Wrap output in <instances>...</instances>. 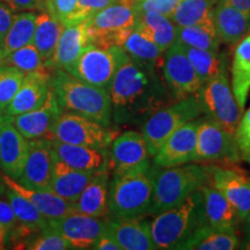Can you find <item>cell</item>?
I'll return each mask as SVG.
<instances>
[{
	"label": "cell",
	"mask_w": 250,
	"mask_h": 250,
	"mask_svg": "<svg viewBox=\"0 0 250 250\" xmlns=\"http://www.w3.org/2000/svg\"><path fill=\"white\" fill-rule=\"evenodd\" d=\"M160 66L129 58L115 74L109 87L112 117L118 123H145L158 111L175 102Z\"/></svg>",
	"instance_id": "obj_1"
},
{
	"label": "cell",
	"mask_w": 250,
	"mask_h": 250,
	"mask_svg": "<svg viewBox=\"0 0 250 250\" xmlns=\"http://www.w3.org/2000/svg\"><path fill=\"white\" fill-rule=\"evenodd\" d=\"M204 226V198L199 189L181 205L156 214L149 223V230L156 249L186 250L188 243Z\"/></svg>",
	"instance_id": "obj_2"
},
{
	"label": "cell",
	"mask_w": 250,
	"mask_h": 250,
	"mask_svg": "<svg viewBox=\"0 0 250 250\" xmlns=\"http://www.w3.org/2000/svg\"><path fill=\"white\" fill-rule=\"evenodd\" d=\"M153 197L148 214L156 215L182 204L211 181L212 166L181 165L169 168L151 166Z\"/></svg>",
	"instance_id": "obj_3"
},
{
	"label": "cell",
	"mask_w": 250,
	"mask_h": 250,
	"mask_svg": "<svg viewBox=\"0 0 250 250\" xmlns=\"http://www.w3.org/2000/svg\"><path fill=\"white\" fill-rule=\"evenodd\" d=\"M50 86L62 110L79 114L110 126L112 105L108 89L87 83L61 68H54Z\"/></svg>",
	"instance_id": "obj_4"
},
{
	"label": "cell",
	"mask_w": 250,
	"mask_h": 250,
	"mask_svg": "<svg viewBox=\"0 0 250 250\" xmlns=\"http://www.w3.org/2000/svg\"><path fill=\"white\" fill-rule=\"evenodd\" d=\"M153 197L151 167L114 175L109 184V214L112 218H140L148 214Z\"/></svg>",
	"instance_id": "obj_5"
},
{
	"label": "cell",
	"mask_w": 250,
	"mask_h": 250,
	"mask_svg": "<svg viewBox=\"0 0 250 250\" xmlns=\"http://www.w3.org/2000/svg\"><path fill=\"white\" fill-rule=\"evenodd\" d=\"M203 114L197 94L175 101L152 114L143 124V136L147 144L149 154L154 156L162 144L188 122Z\"/></svg>",
	"instance_id": "obj_6"
},
{
	"label": "cell",
	"mask_w": 250,
	"mask_h": 250,
	"mask_svg": "<svg viewBox=\"0 0 250 250\" xmlns=\"http://www.w3.org/2000/svg\"><path fill=\"white\" fill-rule=\"evenodd\" d=\"M197 96L206 118H210L230 133L235 134L242 111L230 88L226 66L217 77L201 87Z\"/></svg>",
	"instance_id": "obj_7"
},
{
	"label": "cell",
	"mask_w": 250,
	"mask_h": 250,
	"mask_svg": "<svg viewBox=\"0 0 250 250\" xmlns=\"http://www.w3.org/2000/svg\"><path fill=\"white\" fill-rule=\"evenodd\" d=\"M129 55L121 46L99 48L89 44L68 73L90 85L109 90L115 74Z\"/></svg>",
	"instance_id": "obj_8"
},
{
	"label": "cell",
	"mask_w": 250,
	"mask_h": 250,
	"mask_svg": "<svg viewBox=\"0 0 250 250\" xmlns=\"http://www.w3.org/2000/svg\"><path fill=\"white\" fill-rule=\"evenodd\" d=\"M117 132L99 122L62 110L52 127L51 138L59 142L108 149Z\"/></svg>",
	"instance_id": "obj_9"
},
{
	"label": "cell",
	"mask_w": 250,
	"mask_h": 250,
	"mask_svg": "<svg viewBox=\"0 0 250 250\" xmlns=\"http://www.w3.org/2000/svg\"><path fill=\"white\" fill-rule=\"evenodd\" d=\"M134 21L132 5L118 1L101 9L85 21L89 44L99 48L118 46L125 33L134 27Z\"/></svg>",
	"instance_id": "obj_10"
},
{
	"label": "cell",
	"mask_w": 250,
	"mask_h": 250,
	"mask_svg": "<svg viewBox=\"0 0 250 250\" xmlns=\"http://www.w3.org/2000/svg\"><path fill=\"white\" fill-rule=\"evenodd\" d=\"M235 134L224 129L210 118H203L197 131L196 162L241 161Z\"/></svg>",
	"instance_id": "obj_11"
},
{
	"label": "cell",
	"mask_w": 250,
	"mask_h": 250,
	"mask_svg": "<svg viewBox=\"0 0 250 250\" xmlns=\"http://www.w3.org/2000/svg\"><path fill=\"white\" fill-rule=\"evenodd\" d=\"M160 68L175 101L195 95L201 89V80L188 58L183 45L177 41L165 51Z\"/></svg>",
	"instance_id": "obj_12"
},
{
	"label": "cell",
	"mask_w": 250,
	"mask_h": 250,
	"mask_svg": "<svg viewBox=\"0 0 250 250\" xmlns=\"http://www.w3.org/2000/svg\"><path fill=\"white\" fill-rule=\"evenodd\" d=\"M109 169L112 175L132 170H147L151 167V154L143 133L126 131L116 136L110 145Z\"/></svg>",
	"instance_id": "obj_13"
},
{
	"label": "cell",
	"mask_w": 250,
	"mask_h": 250,
	"mask_svg": "<svg viewBox=\"0 0 250 250\" xmlns=\"http://www.w3.org/2000/svg\"><path fill=\"white\" fill-rule=\"evenodd\" d=\"M202 120L197 117L175 131L153 156V165L169 168L196 161L197 131Z\"/></svg>",
	"instance_id": "obj_14"
},
{
	"label": "cell",
	"mask_w": 250,
	"mask_h": 250,
	"mask_svg": "<svg viewBox=\"0 0 250 250\" xmlns=\"http://www.w3.org/2000/svg\"><path fill=\"white\" fill-rule=\"evenodd\" d=\"M49 226L62 234L72 249H92L107 228V220L93 215L71 212L61 219L49 220Z\"/></svg>",
	"instance_id": "obj_15"
},
{
	"label": "cell",
	"mask_w": 250,
	"mask_h": 250,
	"mask_svg": "<svg viewBox=\"0 0 250 250\" xmlns=\"http://www.w3.org/2000/svg\"><path fill=\"white\" fill-rule=\"evenodd\" d=\"M29 154L26 166L17 180L22 186L35 190L51 191L52 166H54V149L50 138L29 140Z\"/></svg>",
	"instance_id": "obj_16"
},
{
	"label": "cell",
	"mask_w": 250,
	"mask_h": 250,
	"mask_svg": "<svg viewBox=\"0 0 250 250\" xmlns=\"http://www.w3.org/2000/svg\"><path fill=\"white\" fill-rule=\"evenodd\" d=\"M211 182L232 204L240 220H245L250 211V179L245 171L234 167L212 166Z\"/></svg>",
	"instance_id": "obj_17"
},
{
	"label": "cell",
	"mask_w": 250,
	"mask_h": 250,
	"mask_svg": "<svg viewBox=\"0 0 250 250\" xmlns=\"http://www.w3.org/2000/svg\"><path fill=\"white\" fill-rule=\"evenodd\" d=\"M62 109L59 105L54 89L50 92L45 102L40 108L17 116L8 117L12 123L23 137L28 140L39 138H51L52 127L62 114Z\"/></svg>",
	"instance_id": "obj_18"
},
{
	"label": "cell",
	"mask_w": 250,
	"mask_h": 250,
	"mask_svg": "<svg viewBox=\"0 0 250 250\" xmlns=\"http://www.w3.org/2000/svg\"><path fill=\"white\" fill-rule=\"evenodd\" d=\"M29 140L7 117L0 125V169L12 179L21 176L29 154Z\"/></svg>",
	"instance_id": "obj_19"
},
{
	"label": "cell",
	"mask_w": 250,
	"mask_h": 250,
	"mask_svg": "<svg viewBox=\"0 0 250 250\" xmlns=\"http://www.w3.org/2000/svg\"><path fill=\"white\" fill-rule=\"evenodd\" d=\"M52 71L54 68L45 66L43 70L27 73L20 88L5 110L6 116H17L40 108L49 95Z\"/></svg>",
	"instance_id": "obj_20"
},
{
	"label": "cell",
	"mask_w": 250,
	"mask_h": 250,
	"mask_svg": "<svg viewBox=\"0 0 250 250\" xmlns=\"http://www.w3.org/2000/svg\"><path fill=\"white\" fill-rule=\"evenodd\" d=\"M87 45H89V40L85 21L64 26L54 57L46 66L68 72L74 66Z\"/></svg>",
	"instance_id": "obj_21"
},
{
	"label": "cell",
	"mask_w": 250,
	"mask_h": 250,
	"mask_svg": "<svg viewBox=\"0 0 250 250\" xmlns=\"http://www.w3.org/2000/svg\"><path fill=\"white\" fill-rule=\"evenodd\" d=\"M107 229L122 250H154L148 221L140 218H114L107 220Z\"/></svg>",
	"instance_id": "obj_22"
},
{
	"label": "cell",
	"mask_w": 250,
	"mask_h": 250,
	"mask_svg": "<svg viewBox=\"0 0 250 250\" xmlns=\"http://www.w3.org/2000/svg\"><path fill=\"white\" fill-rule=\"evenodd\" d=\"M109 166L95 171L83 191L73 203V212L103 218L109 215V184H110Z\"/></svg>",
	"instance_id": "obj_23"
},
{
	"label": "cell",
	"mask_w": 250,
	"mask_h": 250,
	"mask_svg": "<svg viewBox=\"0 0 250 250\" xmlns=\"http://www.w3.org/2000/svg\"><path fill=\"white\" fill-rule=\"evenodd\" d=\"M213 21L219 40L225 44H236L250 33V14L233 7L225 0H219L214 6Z\"/></svg>",
	"instance_id": "obj_24"
},
{
	"label": "cell",
	"mask_w": 250,
	"mask_h": 250,
	"mask_svg": "<svg viewBox=\"0 0 250 250\" xmlns=\"http://www.w3.org/2000/svg\"><path fill=\"white\" fill-rule=\"evenodd\" d=\"M50 140L56 158L76 169L98 171L108 166V149L74 145L54 138H50Z\"/></svg>",
	"instance_id": "obj_25"
},
{
	"label": "cell",
	"mask_w": 250,
	"mask_h": 250,
	"mask_svg": "<svg viewBox=\"0 0 250 250\" xmlns=\"http://www.w3.org/2000/svg\"><path fill=\"white\" fill-rule=\"evenodd\" d=\"M55 154V153H54ZM95 171L71 167L55 156L52 166L51 191L70 203H76Z\"/></svg>",
	"instance_id": "obj_26"
},
{
	"label": "cell",
	"mask_w": 250,
	"mask_h": 250,
	"mask_svg": "<svg viewBox=\"0 0 250 250\" xmlns=\"http://www.w3.org/2000/svg\"><path fill=\"white\" fill-rule=\"evenodd\" d=\"M6 186L26 197L28 201L33 203L36 208L48 220H56L73 212V203L67 202L61 196L48 190H35L22 186L17 180L12 179L4 174Z\"/></svg>",
	"instance_id": "obj_27"
},
{
	"label": "cell",
	"mask_w": 250,
	"mask_h": 250,
	"mask_svg": "<svg viewBox=\"0 0 250 250\" xmlns=\"http://www.w3.org/2000/svg\"><path fill=\"white\" fill-rule=\"evenodd\" d=\"M206 225L218 230H235L240 219L228 199L210 184L201 188Z\"/></svg>",
	"instance_id": "obj_28"
},
{
	"label": "cell",
	"mask_w": 250,
	"mask_h": 250,
	"mask_svg": "<svg viewBox=\"0 0 250 250\" xmlns=\"http://www.w3.org/2000/svg\"><path fill=\"white\" fill-rule=\"evenodd\" d=\"M134 29L166 51L176 41V24L170 18L155 12H134Z\"/></svg>",
	"instance_id": "obj_29"
},
{
	"label": "cell",
	"mask_w": 250,
	"mask_h": 250,
	"mask_svg": "<svg viewBox=\"0 0 250 250\" xmlns=\"http://www.w3.org/2000/svg\"><path fill=\"white\" fill-rule=\"evenodd\" d=\"M232 90L241 111L250 92V33L237 43L232 64Z\"/></svg>",
	"instance_id": "obj_30"
},
{
	"label": "cell",
	"mask_w": 250,
	"mask_h": 250,
	"mask_svg": "<svg viewBox=\"0 0 250 250\" xmlns=\"http://www.w3.org/2000/svg\"><path fill=\"white\" fill-rule=\"evenodd\" d=\"M62 28V23L49 11H42L37 14L36 29L31 43L39 50L45 66L54 57Z\"/></svg>",
	"instance_id": "obj_31"
},
{
	"label": "cell",
	"mask_w": 250,
	"mask_h": 250,
	"mask_svg": "<svg viewBox=\"0 0 250 250\" xmlns=\"http://www.w3.org/2000/svg\"><path fill=\"white\" fill-rule=\"evenodd\" d=\"M118 46H121L131 58L136 61L149 62L161 67L162 58L165 55L164 50H161L155 43L149 41L134 28L125 33Z\"/></svg>",
	"instance_id": "obj_32"
},
{
	"label": "cell",
	"mask_w": 250,
	"mask_h": 250,
	"mask_svg": "<svg viewBox=\"0 0 250 250\" xmlns=\"http://www.w3.org/2000/svg\"><path fill=\"white\" fill-rule=\"evenodd\" d=\"M213 9V0H181L170 19L177 27L211 24Z\"/></svg>",
	"instance_id": "obj_33"
},
{
	"label": "cell",
	"mask_w": 250,
	"mask_h": 250,
	"mask_svg": "<svg viewBox=\"0 0 250 250\" xmlns=\"http://www.w3.org/2000/svg\"><path fill=\"white\" fill-rule=\"evenodd\" d=\"M37 14L33 11L19 12L18 14H14L13 22L4 37L5 55L33 42Z\"/></svg>",
	"instance_id": "obj_34"
},
{
	"label": "cell",
	"mask_w": 250,
	"mask_h": 250,
	"mask_svg": "<svg viewBox=\"0 0 250 250\" xmlns=\"http://www.w3.org/2000/svg\"><path fill=\"white\" fill-rule=\"evenodd\" d=\"M239 247L235 230H218L206 225L195 234L186 250H234Z\"/></svg>",
	"instance_id": "obj_35"
},
{
	"label": "cell",
	"mask_w": 250,
	"mask_h": 250,
	"mask_svg": "<svg viewBox=\"0 0 250 250\" xmlns=\"http://www.w3.org/2000/svg\"><path fill=\"white\" fill-rule=\"evenodd\" d=\"M183 49L186 51L188 58L191 62L197 76H198L199 80H201L202 86L205 83H208V81L213 79L214 77H217L220 73V71L226 66L225 56L219 55V52L191 48V46L188 45H183Z\"/></svg>",
	"instance_id": "obj_36"
},
{
	"label": "cell",
	"mask_w": 250,
	"mask_h": 250,
	"mask_svg": "<svg viewBox=\"0 0 250 250\" xmlns=\"http://www.w3.org/2000/svg\"><path fill=\"white\" fill-rule=\"evenodd\" d=\"M176 41H179L183 45L210 50L213 52H219V45H220V40L218 37L214 23L188 27L176 26Z\"/></svg>",
	"instance_id": "obj_37"
},
{
	"label": "cell",
	"mask_w": 250,
	"mask_h": 250,
	"mask_svg": "<svg viewBox=\"0 0 250 250\" xmlns=\"http://www.w3.org/2000/svg\"><path fill=\"white\" fill-rule=\"evenodd\" d=\"M6 197L11 203L12 208L17 215L18 221L21 224L33 226L40 229H44L49 226V220L37 210L36 206L33 203L28 201L26 197L15 191L7 187L6 189Z\"/></svg>",
	"instance_id": "obj_38"
},
{
	"label": "cell",
	"mask_w": 250,
	"mask_h": 250,
	"mask_svg": "<svg viewBox=\"0 0 250 250\" xmlns=\"http://www.w3.org/2000/svg\"><path fill=\"white\" fill-rule=\"evenodd\" d=\"M0 64L17 67L18 70L22 71L24 74L45 68L44 62L41 57L39 50L36 49V46L33 43L24 45L18 50H14L9 54H6L4 58L1 59V62H0Z\"/></svg>",
	"instance_id": "obj_39"
},
{
	"label": "cell",
	"mask_w": 250,
	"mask_h": 250,
	"mask_svg": "<svg viewBox=\"0 0 250 250\" xmlns=\"http://www.w3.org/2000/svg\"><path fill=\"white\" fill-rule=\"evenodd\" d=\"M24 76L17 67L0 64V111L4 114L20 88Z\"/></svg>",
	"instance_id": "obj_40"
},
{
	"label": "cell",
	"mask_w": 250,
	"mask_h": 250,
	"mask_svg": "<svg viewBox=\"0 0 250 250\" xmlns=\"http://www.w3.org/2000/svg\"><path fill=\"white\" fill-rule=\"evenodd\" d=\"M27 249L29 250H67L72 249L71 243L62 235L61 233L54 229L52 227H45L37 235L33 241L28 245Z\"/></svg>",
	"instance_id": "obj_41"
},
{
	"label": "cell",
	"mask_w": 250,
	"mask_h": 250,
	"mask_svg": "<svg viewBox=\"0 0 250 250\" xmlns=\"http://www.w3.org/2000/svg\"><path fill=\"white\" fill-rule=\"evenodd\" d=\"M48 11L57 18L62 26L83 22L78 0H45Z\"/></svg>",
	"instance_id": "obj_42"
},
{
	"label": "cell",
	"mask_w": 250,
	"mask_h": 250,
	"mask_svg": "<svg viewBox=\"0 0 250 250\" xmlns=\"http://www.w3.org/2000/svg\"><path fill=\"white\" fill-rule=\"evenodd\" d=\"M235 139L241 159L250 164V108L240 118L235 131Z\"/></svg>",
	"instance_id": "obj_43"
},
{
	"label": "cell",
	"mask_w": 250,
	"mask_h": 250,
	"mask_svg": "<svg viewBox=\"0 0 250 250\" xmlns=\"http://www.w3.org/2000/svg\"><path fill=\"white\" fill-rule=\"evenodd\" d=\"M181 0H143L132 5L134 12H155L170 18Z\"/></svg>",
	"instance_id": "obj_44"
},
{
	"label": "cell",
	"mask_w": 250,
	"mask_h": 250,
	"mask_svg": "<svg viewBox=\"0 0 250 250\" xmlns=\"http://www.w3.org/2000/svg\"><path fill=\"white\" fill-rule=\"evenodd\" d=\"M118 1L120 0H78L81 19L86 21L87 19L98 13L99 11L112 4H116Z\"/></svg>",
	"instance_id": "obj_45"
},
{
	"label": "cell",
	"mask_w": 250,
	"mask_h": 250,
	"mask_svg": "<svg viewBox=\"0 0 250 250\" xmlns=\"http://www.w3.org/2000/svg\"><path fill=\"white\" fill-rule=\"evenodd\" d=\"M13 12L48 11L45 0H0Z\"/></svg>",
	"instance_id": "obj_46"
},
{
	"label": "cell",
	"mask_w": 250,
	"mask_h": 250,
	"mask_svg": "<svg viewBox=\"0 0 250 250\" xmlns=\"http://www.w3.org/2000/svg\"><path fill=\"white\" fill-rule=\"evenodd\" d=\"M18 218L15 215V212L12 208L11 203L5 201L2 196H0V225L5 228L6 230L11 232L13 228L18 225Z\"/></svg>",
	"instance_id": "obj_47"
},
{
	"label": "cell",
	"mask_w": 250,
	"mask_h": 250,
	"mask_svg": "<svg viewBox=\"0 0 250 250\" xmlns=\"http://www.w3.org/2000/svg\"><path fill=\"white\" fill-rule=\"evenodd\" d=\"M95 250H122L121 246L118 245V242L115 240V237L109 233V230L105 228V230L101 235L99 236V239L96 240V242L94 243L93 248Z\"/></svg>",
	"instance_id": "obj_48"
},
{
	"label": "cell",
	"mask_w": 250,
	"mask_h": 250,
	"mask_svg": "<svg viewBox=\"0 0 250 250\" xmlns=\"http://www.w3.org/2000/svg\"><path fill=\"white\" fill-rule=\"evenodd\" d=\"M14 19V12L5 5L4 2L0 1V37L4 39L6 34L11 27Z\"/></svg>",
	"instance_id": "obj_49"
},
{
	"label": "cell",
	"mask_w": 250,
	"mask_h": 250,
	"mask_svg": "<svg viewBox=\"0 0 250 250\" xmlns=\"http://www.w3.org/2000/svg\"><path fill=\"white\" fill-rule=\"evenodd\" d=\"M225 1L240 11L250 14V0H225Z\"/></svg>",
	"instance_id": "obj_50"
},
{
	"label": "cell",
	"mask_w": 250,
	"mask_h": 250,
	"mask_svg": "<svg viewBox=\"0 0 250 250\" xmlns=\"http://www.w3.org/2000/svg\"><path fill=\"white\" fill-rule=\"evenodd\" d=\"M246 234L243 236V241L240 243L239 248L245 249V250H250V228L245 227Z\"/></svg>",
	"instance_id": "obj_51"
},
{
	"label": "cell",
	"mask_w": 250,
	"mask_h": 250,
	"mask_svg": "<svg viewBox=\"0 0 250 250\" xmlns=\"http://www.w3.org/2000/svg\"><path fill=\"white\" fill-rule=\"evenodd\" d=\"M6 234H7V230L0 225V249L4 248V245L6 241Z\"/></svg>",
	"instance_id": "obj_52"
},
{
	"label": "cell",
	"mask_w": 250,
	"mask_h": 250,
	"mask_svg": "<svg viewBox=\"0 0 250 250\" xmlns=\"http://www.w3.org/2000/svg\"><path fill=\"white\" fill-rule=\"evenodd\" d=\"M6 189H7V186H6L5 180H4V174L0 171V196L5 195Z\"/></svg>",
	"instance_id": "obj_53"
},
{
	"label": "cell",
	"mask_w": 250,
	"mask_h": 250,
	"mask_svg": "<svg viewBox=\"0 0 250 250\" xmlns=\"http://www.w3.org/2000/svg\"><path fill=\"white\" fill-rule=\"evenodd\" d=\"M5 56V51H4V39H1L0 37V62H1V59L4 58Z\"/></svg>",
	"instance_id": "obj_54"
},
{
	"label": "cell",
	"mask_w": 250,
	"mask_h": 250,
	"mask_svg": "<svg viewBox=\"0 0 250 250\" xmlns=\"http://www.w3.org/2000/svg\"><path fill=\"white\" fill-rule=\"evenodd\" d=\"M122 2H125V4H129V5H133L134 2L137 1H143V0H120Z\"/></svg>",
	"instance_id": "obj_55"
},
{
	"label": "cell",
	"mask_w": 250,
	"mask_h": 250,
	"mask_svg": "<svg viewBox=\"0 0 250 250\" xmlns=\"http://www.w3.org/2000/svg\"><path fill=\"white\" fill-rule=\"evenodd\" d=\"M246 227H248V228H250V211L248 212V214H247V217H246Z\"/></svg>",
	"instance_id": "obj_56"
},
{
	"label": "cell",
	"mask_w": 250,
	"mask_h": 250,
	"mask_svg": "<svg viewBox=\"0 0 250 250\" xmlns=\"http://www.w3.org/2000/svg\"><path fill=\"white\" fill-rule=\"evenodd\" d=\"M6 118H7V116H6V115L4 114V112L0 111V125H1L2 123H4V121L6 120Z\"/></svg>",
	"instance_id": "obj_57"
}]
</instances>
